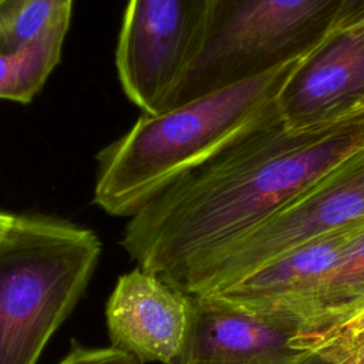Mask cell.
I'll return each mask as SVG.
<instances>
[{
	"label": "cell",
	"instance_id": "obj_3",
	"mask_svg": "<svg viewBox=\"0 0 364 364\" xmlns=\"http://www.w3.org/2000/svg\"><path fill=\"white\" fill-rule=\"evenodd\" d=\"M101 255L98 236L46 215H14L0 237V364H37L77 306Z\"/></svg>",
	"mask_w": 364,
	"mask_h": 364
},
{
	"label": "cell",
	"instance_id": "obj_18",
	"mask_svg": "<svg viewBox=\"0 0 364 364\" xmlns=\"http://www.w3.org/2000/svg\"><path fill=\"white\" fill-rule=\"evenodd\" d=\"M13 219H14V215L7 212H0V237L7 232V229L13 223Z\"/></svg>",
	"mask_w": 364,
	"mask_h": 364
},
{
	"label": "cell",
	"instance_id": "obj_15",
	"mask_svg": "<svg viewBox=\"0 0 364 364\" xmlns=\"http://www.w3.org/2000/svg\"><path fill=\"white\" fill-rule=\"evenodd\" d=\"M361 23H364V0H344L328 31L348 28Z\"/></svg>",
	"mask_w": 364,
	"mask_h": 364
},
{
	"label": "cell",
	"instance_id": "obj_11",
	"mask_svg": "<svg viewBox=\"0 0 364 364\" xmlns=\"http://www.w3.org/2000/svg\"><path fill=\"white\" fill-rule=\"evenodd\" d=\"M364 316V229L348 243L321 289L300 346Z\"/></svg>",
	"mask_w": 364,
	"mask_h": 364
},
{
	"label": "cell",
	"instance_id": "obj_9",
	"mask_svg": "<svg viewBox=\"0 0 364 364\" xmlns=\"http://www.w3.org/2000/svg\"><path fill=\"white\" fill-rule=\"evenodd\" d=\"M363 229L364 219H360L324 233L212 294L253 313L296 324L303 337L313 320L323 286L344 249Z\"/></svg>",
	"mask_w": 364,
	"mask_h": 364
},
{
	"label": "cell",
	"instance_id": "obj_4",
	"mask_svg": "<svg viewBox=\"0 0 364 364\" xmlns=\"http://www.w3.org/2000/svg\"><path fill=\"white\" fill-rule=\"evenodd\" d=\"M343 1L219 0L203 48L169 107L306 53L327 34Z\"/></svg>",
	"mask_w": 364,
	"mask_h": 364
},
{
	"label": "cell",
	"instance_id": "obj_16",
	"mask_svg": "<svg viewBox=\"0 0 364 364\" xmlns=\"http://www.w3.org/2000/svg\"><path fill=\"white\" fill-rule=\"evenodd\" d=\"M293 364H336V363L331 361L324 354H321L320 351L307 348V351L300 358H297Z\"/></svg>",
	"mask_w": 364,
	"mask_h": 364
},
{
	"label": "cell",
	"instance_id": "obj_2",
	"mask_svg": "<svg viewBox=\"0 0 364 364\" xmlns=\"http://www.w3.org/2000/svg\"><path fill=\"white\" fill-rule=\"evenodd\" d=\"M306 53L159 112L142 114L98 152L94 203L112 216L131 218L269 115Z\"/></svg>",
	"mask_w": 364,
	"mask_h": 364
},
{
	"label": "cell",
	"instance_id": "obj_12",
	"mask_svg": "<svg viewBox=\"0 0 364 364\" xmlns=\"http://www.w3.org/2000/svg\"><path fill=\"white\" fill-rule=\"evenodd\" d=\"M68 27L58 26L24 47L0 50V100L33 101L60 63Z\"/></svg>",
	"mask_w": 364,
	"mask_h": 364
},
{
	"label": "cell",
	"instance_id": "obj_1",
	"mask_svg": "<svg viewBox=\"0 0 364 364\" xmlns=\"http://www.w3.org/2000/svg\"><path fill=\"white\" fill-rule=\"evenodd\" d=\"M363 149L364 111L291 131L274 108L134 213L121 245L138 267L198 294L242 239Z\"/></svg>",
	"mask_w": 364,
	"mask_h": 364
},
{
	"label": "cell",
	"instance_id": "obj_14",
	"mask_svg": "<svg viewBox=\"0 0 364 364\" xmlns=\"http://www.w3.org/2000/svg\"><path fill=\"white\" fill-rule=\"evenodd\" d=\"M57 364H139L136 358L109 347H84L73 344L68 354Z\"/></svg>",
	"mask_w": 364,
	"mask_h": 364
},
{
	"label": "cell",
	"instance_id": "obj_19",
	"mask_svg": "<svg viewBox=\"0 0 364 364\" xmlns=\"http://www.w3.org/2000/svg\"><path fill=\"white\" fill-rule=\"evenodd\" d=\"M361 111H364V105H363V108H361Z\"/></svg>",
	"mask_w": 364,
	"mask_h": 364
},
{
	"label": "cell",
	"instance_id": "obj_17",
	"mask_svg": "<svg viewBox=\"0 0 364 364\" xmlns=\"http://www.w3.org/2000/svg\"><path fill=\"white\" fill-rule=\"evenodd\" d=\"M334 331H347V333H353V334H360V336H364V316L351 321L350 324L338 328V330H334ZM331 331V333H334Z\"/></svg>",
	"mask_w": 364,
	"mask_h": 364
},
{
	"label": "cell",
	"instance_id": "obj_7",
	"mask_svg": "<svg viewBox=\"0 0 364 364\" xmlns=\"http://www.w3.org/2000/svg\"><path fill=\"white\" fill-rule=\"evenodd\" d=\"M364 23L328 31L282 90L276 111L291 131L321 129L363 112Z\"/></svg>",
	"mask_w": 364,
	"mask_h": 364
},
{
	"label": "cell",
	"instance_id": "obj_5",
	"mask_svg": "<svg viewBox=\"0 0 364 364\" xmlns=\"http://www.w3.org/2000/svg\"><path fill=\"white\" fill-rule=\"evenodd\" d=\"M219 0H128L115 51L121 87L142 114L169 107L206 41Z\"/></svg>",
	"mask_w": 364,
	"mask_h": 364
},
{
	"label": "cell",
	"instance_id": "obj_13",
	"mask_svg": "<svg viewBox=\"0 0 364 364\" xmlns=\"http://www.w3.org/2000/svg\"><path fill=\"white\" fill-rule=\"evenodd\" d=\"M74 0H1L0 50L24 47L58 26H70Z\"/></svg>",
	"mask_w": 364,
	"mask_h": 364
},
{
	"label": "cell",
	"instance_id": "obj_6",
	"mask_svg": "<svg viewBox=\"0 0 364 364\" xmlns=\"http://www.w3.org/2000/svg\"><path fill=\"white\" fill-rule=\"evenodd\" d=\"M360 219L364 149L253 229L215 266L198 294L219 293L284 253Z\"/></svg>",
	"mask_w": 364,
	"mask_h": 364
},
{
	"label": "cell",
	"instance_id": "obj_8",
	"mask_svg": "<svg viewBox=\"0 0 364 364\" xmlns=\"http://www.w3.org/2000/svg\"><path fill=\"white\" fill-rule=\"evenodd\" d=\"M189 303L186 337L172 364H293L307 351L296 324L218 294H189Z\"/></svg>",
	"mask_w": 364,
	"mask_h": 364
},
{
	"label": "cell",
	"instance_id": "obj_10",
	"mask_svg": "<svg viewBox=\"0 0 364 364\" xmlns=\"http://www.w3.org/2000/svg\"><path fill=\"white\" fill-rule=\"evenodd\" d=\"M189 307V294L136 266L118 277L107 301L111 346L139 364H172L183 347Z\"/></svg>",
	"mask_w": 364,
	"mask_h": 364
},
{
	"label": "cell",
	"instance_id": "obj_20",
	"mask_svg": "<svg viewBox=\"0 0 364 364\" xmlns=\"http://www.w3.org/2000/svg\"><path fill=\"white\" fill-rule=\"evenodd\" d=\"M0 1H1V0H0Z\"/></svg>",
	"mask_w": 364,
	"mask_h": 364
}]
</instances>
